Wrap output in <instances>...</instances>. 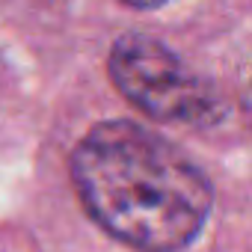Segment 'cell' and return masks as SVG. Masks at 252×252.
I'll list each match as a JSON object with an SVG mask.
<instances>
[{
	"mask_svg": "<svg viewBox=\"0 0 252 252\" xmlns=\"http://www.w3.org/2000/svg\"><path fill=\"white\" fill-rule=\"evenodd\" d=\"M74 193L89 220L137 252L187 249L214 211L208 175L140 122L107 119L68 158Z\"/></svg>",
	"mask_w": 252,
	"mask_h": 252,
	"instance_id": "obj_1",
	"label": "cell"
},
{
	"mask_svg": "<svg viewBox=\"0 0 252 252\" xmlns=\"http://www.w3.org/2000/svg\"><path fill=\"white\" fill-rule=\"evenodd\" d=\"M107 77L143 116L178 128H217L228 116L225 95L149 33H122L107 54Z\"/></svg>",
	"mask_w": 252,
	"mask_h": 252,
	"instance_id": "obj_2",
	"label": "cell"
},
{
	"mask_svg": "<svg viewBox=\"0 0 252 252\" xmlns=\"http://www.w3.org/2000/svg\"><path fill=\"white\" fill-rule=\"evenodd\" d=\"M240 110H243V116H246V122H249V128H252V71H249V80H246L243 95H240Z\"/></svg>",
	"mask_w": 252,
	"mask_h": 252,
	"instance_id": "obj_3",
	"label": "cell"
},
{
	"mask_svg": "<svg viewBox=\"0 0 252 252\" xmlns=\"http://www.w3.org/2000/svg\"><path fill=\"white\" fill-rule=\"evenodd\" d=\"M122 3L131 9H163V6L175 3V0H122Z\"/></svg>",
	"mask_w": 252,
	"mask_h": 252,
	"instance_id": "obj_4",
	"label": "cell"
}]
</instances>
